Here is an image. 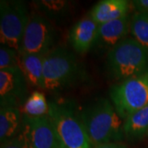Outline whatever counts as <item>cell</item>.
<instances>
[{
  "mask_svg": "<svg viewBox=\"0 0 148 148\" xmlns=\"http://www.w3.org/2000/svg\"><path fill=\"white\" fill-rule=\"evenodd\" d=\"M54 38V29L47 17L39 12H32L19 51L32 54H45L51 50Z\"/></svg>",
  "mask_w": 148,
  "mask_h": 148,
  "instance_id": "8",
  "label": "cell"
},
{
  "mask_svg": "<svg viewBox=\"0 0 148 148\" xmlns=\"http://www.w3.org/2000/svg\"><path fill=\"white\" fill-rule=\"evenodd\" d=\"M22 113L15 107H2L0 110V141L1 144L15 138L22 123Z\"/></svg>",
  "mask_w": 148,
  "mask_h": 148,
  "instance_id": "14",
  "label": "cell"
},
{
  "mask_svg": "<svg viewBox=\"0 0 148 148\" xmlns=\"http://www.w3.org/2000/svg\"><path fill=\"white\" fill-rule=\"evenodd\" d=\"M130 31L133 39L148 52V14L136 12L131 17Z\"/></svg>",
  "mask_w": 148,
  "mask_h": 148,
  "instance_id": "17",
  "label": "cell"
},
{
  "mask_svg": "<svg viewBox=\"0 0 148 148\" xmlns=\"http://www.w3.org/2000/svg\"><path fill=\"white\" fill-rule=\"evenodd\" d=\"M131 3L137 12L148 14V0H134Z\"/></svg>",
  "mask_w": 148,
  "mask_h": 148,
  "instance_id": "19",
  "label": "cell"
},
{
  "mask_svg": "<svg viewBox=\"0 0 148 148\" xmlns=\"http://www.w3.org/2000/svg\"><path fill=\"white\" fill-rule=\"evenodd\" d=\"M21 113L24 116L30 118H40L48 116L49 104L45 95L36 90L28 96L24 104L21 106Z\"/></svg>",
  "mask_w": 148,
  "mask_h": 148,
  "instance_id": "16",
  "label": "cell"
},
{
  "mask_svg": "<svg viewBox=\"0 0 148 148\" xmlns=\"http://www.w3.org/2000/svg\"><path fill=\"white\" fill-rule=\"evenodd\" d=\"M48 117L56 130L63 148H90V143L82 118L69 106L49 103Z\"/></svg>",
  "mask_w": 148,
  "mask_h": 148,
  "instance_id": "4",
  "label": "cell"
},
{
  "mask_svg": "<svg viewBox=\"0 0 148 148\" xmlns=\"http://www.w3.org/2000/svg\"><path fill=\"white\" fill-rule=\"evenodd\" d=\"M107 68L113 78L127 80L148 73V52L133 38H125L110 49Z\"/></svg>",
  "mask_w": 148,
  "mask_h": 148,
  "instance_id": "2",
  "label": "cell"
},
{
  "mask_svg": "<svg viewBox=\"0 0 148 148\" xmlns=\"http://www.w3.org/2000/svg\"><path fill=\"white\" fill-rule=\"evenodd\" d=\"M18 67V51L1 45L0 47V70Z\"/></svg>",
  "mask_w": 148,
  "mask_h": 148,
  "instance_id": "18",
  "label": "cell"
},
{
  "mask_svg": "<svg viewBox=\"0 0 148 148\" xmlns=\"http://www.w3.org/2000/svg\"><path fill=\"white\" fill-rule=\"evenodd\" d=\"M131 18L129 16L99 25L94 46L102 49H112L123 40L130 30Z\"/></svg>",
  "mask_w": 148,
  "mask_h": 148,
  "instance_id": "11",
  "label": "cell"
},
{
  "mask_svg": "<svg viewBox=\"0 0 148 148\" xmlns=\"http://www.w3.org/2000/svg\"><path fill=\"white\" fill-rule=\"evenodd\" d=\"M27 82L19 68L0 70V101L2 107L22 106L26 101Z\"/></svg>",
  "mask_w": 148,
  "mask_h": 148,
  "instance_id": "9",
  "label": "cell"
},
{
  "mask_svg": "<svg viewBox=\"0 0 148 148\" xmlns=\"http://www.w3.org/2000/svg\"><path fill=\"white\" fill-rule=\"evenodd\" d=\"M123 132L126 137L132 139L141 138L148 134V106L124 119Z\"/></svg>",
  "mask_w": 148,
  "mask_h": 148,
  "instance_id": "15",
  "label": "cell"
},
{
  "mask_svg": "<svg viewBox=\"0 0 148 148\" xmlns=\"http://www.w3.org/2000/svg\"><path fill=\"white\" fill-rule=\"evenodd\" d=\"M81 69L74 53L66 48L57 47L45 54L44 59L45 90L58 91L74 83Z\"/></svg>",
  "mask_w": 148,
  "mask_h": 148,
  "instance_id": "3",
  "label": "cell"
},
{
  "mask_svg": "<svg viewBox=\"0 0 148 148\" xmlns=\"http://www.w3.org/2000/svg\"><path fill=\"white\" fill-rule=\"evenodd\" d=\"M16 138L24 148H63L53 123L48 116H24Z\"/></svg>",
  "mask_w": 148,
  "mask_h": 148,
  "instance_id": "7",
  "label": "cell"
},
{
  "mask_svg": "<svg viewBox=\"0 0 148 148\" xmlns=\"http://www.w3.org/2000/svg\"><path fill=\"white\" fill-rule=\"evenodd\" d=\"M1 148H24L16 138L1 144Z\"/></svg>",
  "mask_w": 148,
  "mask_h": 148,
  "instance_id": "20",
  "label": "cell"
},
{
  "mask_svg": "<svg viewBox=\"0 0 148 148\" xmlns=\"http://www.w3.org/2000/svg\"><path fill=\"white\" fill-rule=\"evenodd\" d=\"M99 25L91 17L86 16L78 21L69 33V43L79 53H85L94 46Z\"/></svg>",
  "mask_w": 148,
  "mask_h": 148,
  "instance_id": "10",
  "label": "cell"
},
{
  "mask_svg": "<svg viewBox=\"0 0 148 148\" xmlns=\"http://www.w3.org/2000/svg\"><path fill=\"white\" fill-rule=\"evenodd\" d=\"M110 98L123 119L148 106V73L112 86Z\"/></svg>",
  "mask_w": 148,
  "mask_h": 148,
  "instance_id": "5",
  "label": "cell"
},
{
  "mask_svg": "<svg viewBox=\"0 0 148 148\" xmlns=\"http://www.w3.org/2000/svg\"><path fill=\"white\" fill-rule=\"evenodd\" d=\"M90 145L120 140L124 135L123 122L113 103L100 99L86 108L81 115Z\"/></svg>",
  "mask_w": 148,
  "mask_h": 148,
  "instance_id": "1",
  "label": "cell"
},
{
  "mask_svg": "<svg viewBox=\"0 0 148 148\" xmlns=\"http://www.w3.org/2000/svg\"><path fill=\"white\" fill-rule=\"evenodd\" d=\"M95 148H127L124 145L119 143H107L99 145Z\"/></svg>",
  "mask_w": 148,
  "mask_h": 148,
  "instance_id": "21",
  "label": "cell"
},
{
  "mask_svg": "<svg viewBox=\"0 0 148 148\" xmlns=\"http://www.w3.org/2000/svg\"><path fill=\"white\" fill-rule=\"evenodd\" d=\"M129 2L126 0H103L95 5L89 15L101 25L127 16Z\"/></svg>",
  "mask_w": 148,
  "mask_h": 148,
  "instance_id": "13",
  "label": "cell"
},
{
  "mask_svg": "<svg viewBox=\"0 0 148 148\" xmlns=\"http://www.w3.org/2000/svg\"><path fill=\"white\" fill-rule=\"evenodd\" d=\"M30 19L26 3L22 1H1L0 3V41L16 51L20 50L21 40Z\"/></svg>",
  "mask_w": 148,
  "mask_h": 148,
  "instance_id": "6",
  "label": "cell"
},
{
  "mask_svg": "<svg viewBox=\"0 0 148 148\" xmlns=\"http://www.w3.org/2000/svg\"><path fill=\"white\" fill-rule=\"evenodd\" d=\"M45 54H32L18 51V67L27 83L42 89H45L43 68Z\"/></svg>",
  "mask_w": 148,
  "mask_h": 148,
  "instance_id": "12",
  "label": "cell"
},
{
  "mask_svg": "<svg viewBox=\"0 0 148 148\" xmlns=\"http://www.w3.org/2000/svg\"><path fill=\"white\" fill-rule=\"evenodd\" d=\"M147 135H148V134H147Z\"/></svg>",
  "mask_w": 148,
  "mask_h": 148,
  "instance_id": "22",
  "label": "cell"
}]
</instances>
